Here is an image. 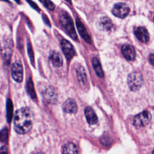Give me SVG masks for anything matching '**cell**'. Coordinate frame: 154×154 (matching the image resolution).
I'll return each instance as SVG.
<instances>
[{"mask_svg": "<svg viewBox=\"0 0 154 154\" xmlns=\"http://www.w3.org/2000/svg\"><path fill=\"white\" fill-rule=\"evenodd\" d=\"M8 138V130L7 128H4L0 131V141L5 143Z\"/></svg>", "mask_w": 154, "mask_h": 154, "instance_id": "obj_23", "label": "cell"}, {"mask_svg": "<svg viewBox=\"0 0 154 154\" xmlns=\"http://www.w3.org/2000/svg\"><path fill=\"white\" fill-rule=\"evenodd\" d=\"M28 3V4L35 10H36L37 12H40V8L38 7V5H37V4L35 2H34V1H32V0H25Z\"/></svg>", "mask_w": 154, "mask_h": 154, "instance_id": "obj_25", "label": "cell"}, {"mask_svg": "<svg viewBox=\"0 0 154 154\" xmlns=\"http://www.w3.org/2000/svg\"><path fill=\"white\" fill-rule=\"evenodd\" d=\"M76 73L79 81L81 83H85L86 82V75L83 67L79 66L77 69Z\"/></svg>", "mask_w": 154, "mask_h": 154, "instance_id": "obj_21", "label": "cell"}, {"mask_svg": "<svg viewBox=\"0 0 154 154\" xmlns=\"http://www.w3.org/2000/svg\"><path fill=\"white\" fill-rule=\"evenodd\" d=\"M85 116L87 122L90 125L96 124L98 121L96 114L91 107H86L85 109Z\"/></svg>", "mask_w": 154, "mask_h": 154, "instance_id": "obj_14", "label": "cell"}, {"mask_svg": "<svg viewBox=\"0 0 154 154\" xmlns=\"http://www.w3.org/2000/svg\"><path fill=\"white\" fill-rule=\"evenodd\" d=\"M153 20H154V17H153Z\"/></svg>", "mask_w": 154, "mask_h": 154, "instance_id": "obj_35", "label": "cell"}, {"mask_svg": "<svg viewBox=\"0 0 154 154\" xmlns=\"http://www.w3.org/2000/svg\"><path fill=\"white\" fill-rule=\"evenodd\" d=\"M0 1H4V2H8L10 3V2L8 1V0H0Z\"/></svg>", "mask_w": 154, "mask_h": 154, "instance_id": "obj_30", "label": "cell"}, {"mask_svg": "<svg viewBox=\"0 0 154 154\" xmlns=\"http://www.w3.org/2000/svg\"><path fill=\"white\" fill-rule=\"evenodd\" d=\"M59 22L64 32L73 40L77 39L73 22L71 17L66 11H63L59 15Z\"/></svg>", "mask_w": 154, "mask_h": 154, "instance_id": "obj_2", "label": "cell"}, {"mask_svg": "<svg viewBox=\"0 0 154 154\" xmlns=\"http://www.w3.org/2000/svg\"><path fill=\"white\" fill-rule=\"evenodd\" d=\"M134 34L137 38L143 43H147L149 40V34L147 29L143 26H138L134 30Z\"/></svg>", "mask_w": 154, "mask_h": 154, "instance_id": "obj_10", "label": "cell"}, {"mask_svg": "<svg viewBox=\"0 0 154 154\" xmlns=\"http://www.w3.org/2000/svg\"><path fill=\"white\" fill-rule=\"evenodd\" d=\"M0 154H8V150L5 147H3L0 149Z\"/></svg>", "mask_w": 154, "mask_h": 154, "instance_id": "obj_28", "label": "cell"}, {"mask_svg": "<svg viewBox=\"0 0 154 154\" xmlns=\"http://www.w3.org/2000/svg\"><path fill=\"white\" fill-rule=\"evenodd\" d=\"M49 58L54 67H60L63 65V58L58 52L53 51L51 54Z\"/></svg>", "mask_w": 154, "mask_h": 154, "instance_id": "obj_16", "label": "cell"}, {"mask_svg": "<svg viewBox=\"0 0 154 154\" xmlns=\"http://www.w3.org/2000/svg\"><path fill=\"white\" fill-rule=\"evenodd\" d=\"M13 45L11 40L5 41L2 48H1V54L5 61L8 63L11 59V57L13 52Z\"/></svg>", "mask_w": 154, "mask_h": 154, "instance_id": "obj_8", "label": "cell"}, {"mask_svg": "<svg viewBox=\"0 0 154 154\" xmlns=\"http://www.w3.org/2000/svg\"><path fill=\"white\" fill-rule=\"evenodd\" d=\"M45 7H46L47 9L53 11L55 9V4L51 1V0H43L42 1Z\"/></svg>", "mask_w": 154, "mask_h": 154, "instance_id": "obj_24", "label": "cell"}, {"mask_svg": "<svg viewBox=\"0 0 154 154\" xmlns=\"http://www.w3.org/2000/svg\"><path fill=\"white\" fill-rule=\"evenodd\" d=\"M66 2L70 3V4H72V2H71V0H65Z\"/></svg>", "mask_w": 154, "mask_h": 154, "instance_id": "obj_31", "label": "cell"}, {"mask_svg": "<svg viewBox=\"0 0 154 154\" xmlns=\"http://www.w3.org/2000/svg\"><path fill=\"white\" fill-rule=\"evenodd\" d=\"M13 106L11 100L8 99L7 102V119L8 123L11 121L13 117Z\"/></svg>", "mask_w": 154, "mask_h": 154, "instance_id": "obj_20", "label": "cell"}, {"mask_svg": "<svg viewBox=\"0 0 154 154\" xmlns=\"http://www.w3.org/2000/svg\"><path fill=\"white\" fill-rule=\"evenodd\" d=\"M14 1H15L16 3H17V4H18L20 3V0H14Z\"/></svg>", "mask_w": 154, "mask_h": 154, "instance_id": "obj_29", "label": "cell"}, {"mask_svg": "<svg viewBox=\"0 0 154 154\" xmlns=\"http://www.w3.org/2000/svg\"><path fill=\"white\" fill-rule=\"evenodd\" d=\"M92 64H93V69H94V71L96 73L97 75L99 76V77H103V72L99 60L96 57L93 58L92 60Z\"/></svg>", "mask_w": 154, "mask_h": 154, "instance_id": "obj_17", "label": "cell"}, {"mask_svg": "<svg viewBox=\"0 0 154 154\" xmlns=\"http://www.w3.org/2000/svg\"><path fill=\"white\" fill-rule=\"evenodd\" d=\"M45 100L50 103H55L57 101V93L52 87H47L43 91Z\"/></svg>", "mask_w": 154, "mask_h": 154, "instance_id": "obj_9", "label": "cell"}, {"mask_svg": "<svg viewBox=\"0 0 154 154\" xmlns=\"http://www.w3.org/2000/svg\"><path fill=\"white\" fill-rule=\"evenodd\" d=\"M26 91L32 99H35L36 98V94L35 92L34 84L31 78L28 80L26 83Z\"/></svg>", "mask_w": 154, "mask_h": 154, "instance_id": "obj_19", "label": "cell"}, {"mask_svg": "<svg viewBox=\"0 0 154 154\" xmlns=\"http://www.w3.org/2000/svg\"><path fill=\"white\" fill-rule=\"evenodd\" d=\"M62 51L67 60L72 59L75 54V51L73 45L67 40L63 39L61 42Z\"/></svg>", "mask_w": 154, "mask_h": 154, "instance_id": "obj_7", "label": "cell"}, {"mask_svg": "<svg viewBox=\"0 0 154 154\" xmlns=\"http://www.w3.org/2000/svg\"><path fill=\"white\" fill-rule=\"evenodd\" d=\"M152 154H154V150L153 151V152H152Z\"/></svg>", "mask_w": 154, "mask_h": 154, "instance_id": "obj_33", "label": "cell"}, {"mask_svg": "<svg viewBox=\"0 0 154 154\" xmlns=\"http://www.w3.org/2000/svg\"><path fill=\"white\" fill-rule=\"evenodd\" d=\"M130 8L125 3L119 2L116 4L112 8V14L119 18L123 19L126 17L129 13Z\"/></svg>", "mask_w": 154, "mask_h": 154, "instance_id": "obj_4", "label": "cell"}, {"mask_svg": "<svg viewBox=\"0 0 154 154\" xmlns=\"http://www.w3.org/2000/svg\"><path fill=\"white\" fill-rule=\"evenodd\" d=\"M128 84L132 91L139 90L143 84V78L139 72H134L129 75L128 77Z\"/></svg>", "mask_w": 154, "mask_h": 154, "instance_id": "obj_3", "label": "cell"}, {"mask_svg": "<svg viewBox=\"0 0 154 154\" xmlns=\"http://www.w3.org/2000/svg\"><path fill=\"white\" fill-rule=\"evenodd\" d=\"M26 46H27L28 54L29 58L30 59V61H31L32 65L34 66V52H33V49H32V46L31 45V43L28 41L27 43H26Z\"/></svg>", "mask_w": 154, "mask_h": 154, "instance_id": "obj_22", "label": "cell"}, {"mask_svg": "<svg viewBox=\"0 0 154 154\" xmlns=\"http://www.w3.org/2000/svg\"><path fill=\"white\" fill-rule=\"evenodd\" d=\"M122 52L125 58L128 60H133L136 56L134 48L129 45H124L122 47Z\"/></svg>", "mask_w": 154, "mask_h": 154, "instance_id": "obj_12", "label": "cell"}, {"mask_svg": "<svg viewBox=\"0 0 154 154\" xmlns=\"http://www.w3.org/2000/svg\"><path fill=\"white\" fill-rule=\"evenodd\" d=\"M42 17L43 21L45 23V25H46L47 26H49V27H51V22H50L48 17H47V16L45 14H42Z\"/></svg>", "mask_w": 154, "mask_h": 154, "instance_id": "obj_26", "label": "cell"}, {"mask_svg": "<svg viewBox=\"0 0 154 154\" xmlns=\"http://www.w3.org/2000/svg\"><path fill=\"white\" fill-rule=\"evenodd\" d=\"M39 1H40V2H42V1H43V0H39Z\"/></svg>", "mask_w": 154, "mask_h": 154, "instance_id": "obj_34", "label": "cell"}, {"mask_svg": "<svg viewBox=\"0 0 154 154\" xmlns=\"http://www.w3.org/2000/svg\"><path fill=\"white\" fill-rule=\"evenodd\" d=\"M99 28L103 31H108L112 27V22L108 17H102L98 22Z\"/></svg>", "mask_w": 154, "mask_h": 154, "instance_id": "obj_15", "label": "cell"}, {"mask_svg": "<svg viewBox=\"0 0 154 154\" xmlns=\"http://www.w3.org/2000/svg\"><path fill=\"white\" fill-rule=\"evenodd\" d=\"M11 72L13 78L16 82H22L23 79V66L20 61H16L12 64Z\"/></svg>", "mask_w": 154, "mask_h": 154, "instance_id": "obj_6", "label": "cell"}, {"mask_svg": "<svg viewBox=\"0 0 154 154\" xmlns=\"http://www.w3.org/2000/svg\"><path fill=\"white\" fill-rule=\"evenodd\" d=\"M76 27L78 28V30L79 32L81 37L87 43H91V37H90V35L88 34L85 26L84 25L82 22L78 18H77L76 20Z\"/></svg>", "mask_w": 154, "mask_h": 154, "instance_id": "obj_11", "label": "cell"}, {"mask_svg": "<svg viewBox=\"0 0 154 154\" xmlns=\"http://www.w3.org/2000/svg\"><path fill=\"white\" fill-rule=\"evenodd\" d=\"M149 61L150 63L154 66V54H150L149 56Z\"/></svg>", "mask_w": 154, "mask_h": 154, "instance_id": "obj_27", "label": "cell"}, {"mask_svg": "<svg viewBox=\"0 0 154 154\" xmlns=\"http://www.w3.org/2000/svg\"><path fill=\"white\" fill-rule=\"evenodd\" d=\"M63 108L64 112L69 114H75L76 112L78 109L76 102L73 99H67L64 103Z\"/></svg>", "mask_w": 154, "mask_h": 154, "instance_id": "obj_13", "label": "cell"}, {"mask_svg": "<svg viewBox=\"0 0 154 154\" xmlns=\"http://www.w3.org/2000/svg\"><path fill=\"white\" fill-rule=\"evenodd\" d=\"M34 154H45V153H43L42 152H37V153H35Z\"/></svg>", "mask_w": 154, "mask_h": 154, "instance_id": "obj_32", "label": "cell"}, {"mask_svg": "<svg viewBox=\"0 0 154 154\" xmlns=\"http://www.w3.org/2000/svg\"><path fill=\"white\" fill-rule=\"evenodd\" d=\"M63 154H78V149L73 143H69L64 146Z\"/></svg>", "mask_w": 154, "mask_h": 154, "instance_id": "obj_18", "label": "cell"}, {"mask_svg": "<svg viewBox=\"0 0 154 154\" xmlns=\"http://www.w3.org/2000/svg\"><path fill=\"white\" fill-rule=\"evenodd\" d=\"M32 122V114L28 108L23 107L17 109L14 114V130L20 134H26L31 129Z\"/></svg>", "mask_w": 154, "mask_h": 154, "instance_id": "obj_1", "label": "cell"}, {"mask_svg": "<svg viewBox=\"0 0 154 154\" xmlns=\"http://www.w3.org/2000/svg\"><path fill=\"white\" fill-rule=\"evenodd\" d=\"M151 120V114L147 111H144L137 115L133 120V124L137 127L147 125Z\"/></svg>", "mask_w": 154, "mask_h": 154, "instance_id": "obj_5", "label": "cell"}]
</instances>
